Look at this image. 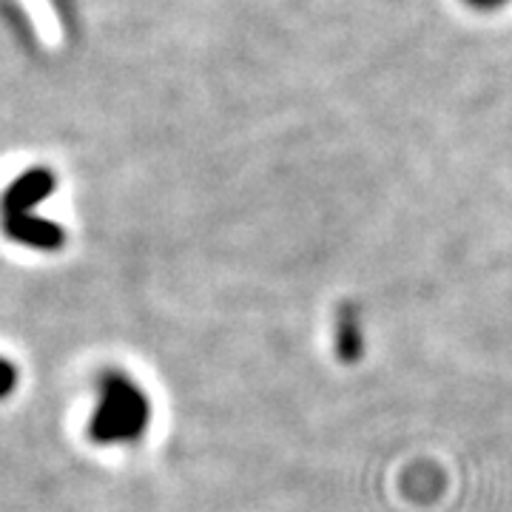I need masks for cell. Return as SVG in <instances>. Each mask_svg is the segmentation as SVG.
<instances>
[{
    "mask_svg": "<svg viewBox=\"0 0 512 512\" xmlns=\"http://www.w3.org/2000/svg\"><path fill=\"white\" fill-rule=\"evenodd\" d=\"M92 416H89V439L100 447H126L146 436L151 421V402L146 390L128 376L126 370L109 367L94 382Z\"/></svg>",
    "mask_w": 512,
    "mask_h": 512,
    "instance_id": "obj_1",
    "label": "cell"
},
{
    "mask_svg": "<svg viewBox=\"0 0 512 512\" xmlns=\"http://www.w3.org/2000/svg\"><path fill=\"white\" fill-rule=\"evenodd\" d=\"M52 191H55V180L46 171H32L18 177L0 200V231L12 242L40 254L60 251L69 239L66 228L37 214V205L49 200Z\"/></svg>",
    "mask_w": 512,
    "mask_h": 512,
    "instance_id": "obj_2",
    "label": "cell"
},
{
    "mask_svg": "<svg viewBox=\"0 0 512 512\" xmlns=\"http://www.w3.org/2000/svg\"><path fill=\"white\" fill-rule=\"evenodd\" d=\"M336 353L345 362H356L362 356V330H359V319L350 305H345L336 319Z\"/></svg>",
    "mask_w": 512,
    "mask_h": 512,
    "instance_id": "obj_3",
    "label": "cell"
},
{
    "mask_svg": "<svg viewBox=\"0 0 512 512\" xmlns=\"http://www.w3.org/2000/svg\"><path fill=\"white\" fill-rule=\"evenodd\" d=\"M20 382V370L15 367L12 359H6V356H0V402L3 399H9L15 390H18Z\"/></svg>",
    "mask_w": 512,
    "mask_h": 512,
    "instance_id": "obj_4",
    "label": "cell"
}]
</instances>
